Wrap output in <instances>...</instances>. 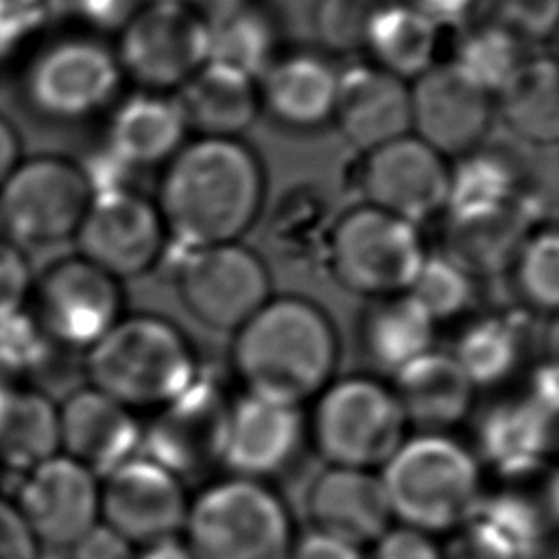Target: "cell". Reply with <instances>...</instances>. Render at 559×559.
<instances>
[{"label": "cell", "mask_w": 559, "mask_h": 559, "mask_svg": "<svg viewBox=\"0 0 559 559\" xmlns=\"http://www.w3.org/2000/svg\"><path fill=\"white\" fill-rule=\"evenodd\" d=\"M87 384L127 408L164 406L194 382L183 334L162 317H127L98 338L83 360Z\"/></svg>", "instance_id": "cell-3"}, {"label": "cell", "mask_w": 559, "mask_h": 559, "mask_svg": "<svg viewBox=\"0 0 559 559\" xmlns=\"http://www.w3.org/2000/svg\"><path fill=\"white\" fill-rule=\"evenodd\" d=\"M522 297L539 308L555 310L559 304V238L552 227L528 234L513 264Z\"/></svg>", "instance_id": "cell-39"}, {"label": "cell", "mask_w": 559, "mask_h": 559, "mask_svg": "<svg viewBox=\"0 0 559 559\" xmlns=\"http://www.w3.org/2000/svg\"><path fill=\"white\" fill-rule=\"evenodd\" d=\"M61 452L59 406L37 384H0V467L26 472Z\"/></svg>", "instance_id": "cell-28"}, {"label": "cell", "mask_w": 559, "mask_h": 559, "mask_svg": "<svg viewBox=\"0 0 559 559\" xmlns=\"http://www.w3.org/2000/svg\"><path fill=\"white\" fill-rule=\"evenodd\" d=\"M120 306L118 280L74 253L35 275L26 310L55 347L87 352L122 319Z\"/></svg>", "instance_id": "cell-10"}, {"label": "cell", "mask_w": 559, "mask_h": 559, "mask_svg": "<svg viewBox=\"0 0 559 559\" xmlns=\"http://www.w3.org/2000/svg\"><path fill=\"white\" fill-rule=\"evenodd\" d=\"M336 334L308 299H266L238 330L234 362L249 393L299 406L321 391L336 365Z\"/></svg>", "instance_id": "cell-2"}, {"label": "cell", "mask_w": 559, "mask_h": 559, "mask_svg": "<svg viewBox=\"0 0 559 559\" xmlns=\"http://www.w3.org/2000/svg\"><path fill=\"white\" fill-rule=\"evenodd\" d=\"M183 2H188V4H192L194 9H199L201 13H203V4H216L218 7V13H223L225 9H229L231 4H236L234 0H183Z\"/></svg>", "instance_id": "cell-52"}, {"label": "cell", "mask_w": 559, "mask_h": 559, "mask_svg": "<svg viewBox=\"0 0 559 559\" xmlns=\"http://www.w3.org/2000/svg\"><path fill=\"white\" fill-rule=\"evenodd\" d=\"M489 20L502 24L520 41H539L552 35L559 0H487Z\"/></svg>", "instance_id": "cell-41"}, {"label": "cell", "mask_w": 559, "mask_h": 559, "mask_svg": "<svg viewBox=\"0 0 559 559\" xmlns=\"http://www.w3.org/2000/svg\"><path fill=\"white\" fill-rule=\"evenodd\" d=\"M59 406V448L103 478L135 459L142 441L131 411L85 384L72 389Z\"/></svg>", "instance_id": "cell-19"}, {"label": "cell", "mask_w": 559, "mask_h": 559, "mask_svg": "<svg viewBox=\"0 0 559 559\" xmlns=\"http://www.w3.org/2000/svg\"><path fill=\"white\" fill-rule=\"evenodd\" d=\"M210 59L260 79L273 61L269 22L258 11L240 4H231L216 17H210Z\"/></svg>", "instance_id": "cell-33"}, {"label": "cell", "mask_w": 559, "mask_h": 559, "mask_svg": "<svg viewBox=\"0 0 559 559\" xmlns=\"http://www.w3.org/2000/svg\"><path fill=\"white\" fill-rule=\"evenodd\" d=\"M384 0H319L314 31L332 50H356L365 44L371 15Z\"/></svg>", "instance_id": "cell-40"}, {"label": "cell", "mask_w": 559, "mask_h": 559, "mask_svg": "<svg viewBox=\"0 0 559 559\" xmlns=\"http://www.w3.org/2000/svg\"><path fill=\"white\" fill-rule=\"evenodd\" d=\"M411 133L448 157H461L485 140L493 94L454 59L432 63L408 83Z\"/></svg>", "instance_id": "cell-14"}, {"label": "cell", "mask_w": 559, "mask_h": 559, "mask_svg": "<svg viewBox=\"0 0 559 559\" xmlns=\"http://www.w3.org/2000/svg\"><path fill=\"white\" fill-rule=\"evenodd\" d=\"M138 559H194L188 546L177 544L175 539H166L159 544H151Z\"/></svg>", "instance_id": "cell-50"}, {"label": "cell", "mask_w": 559, "mask_h": 559, "mask_svg": "<svg viewBox=\"0 0 559 559\" xmlns=\"http://www.w3.org/2000/svg\"><path fill=\"white\" fill-rule=\"evenodd\" d=\"M328 255L345 288L380 299L406 293L426 253L417 225L362 203L336 218Z\"/></svg>", "instance_id": "cell-7"}, {"label": "cell", "mask_w": 559, "mask_h": 559, "mask_svg": "<svg viewBox=\"0 0 559 559\" xmlns=\"http://www.w3.org/2000/svg\"><path fill=\"white\" fill-rule=\"evenodd\" d=\"M269 271L238 240L186 247L177 264V290L205 325L238 330L266 299Z\"/></svg>", "instance_id": "cell-12"}, {"label": "cell", "mask_w": 559, "mask_h": 559, "mask_svg": "<svg viewBox=\"0 0 559 559\" xmlns=\"http://www.w3.org/2000/svg\"><path fill=\"white\" fill-rule=\"evenodd\" d=\"M229 404L210 382H192L166 402L144 435L148 459L175 474L192 476L223 461Z\"/></svg>", "instance_id": "cell-18"}, {"label": "cell", "mask_w": 559, "mask_h": 559, "mask_svg": "<svg viewBox=\"0 0 559 559\" xmlns=\"http://www.w3.org/2000/svg\"><path fill=\"white\" fill-rule=\"evenodd\" d=\"M404 413L393 391L367 378L332 384L314 411V441L336 467L384 465L404 441Z\"/></svg>", "instance_id": "cell-11"}, {"label": "cell", "mask_w": 559, "mask_h": 559, "mask_svg": "<svg viewBox=\"0 0 559 559\" xmlns=\"http://www.w3.org/2000/svg\"><path fill=\"white\" fill-rule=\"evenodd\" d=\"M415 9H419L424 15H428L432 22H461L465 20L476 2L480 0H406Z\"/></svg>", "instance_id": "cell-48"}, {"label": "cell", "mask_w": 559, "mask_h": 559, "mask_svg": "<svg viewBox=\"0 0 559 559\" xmlns=\"http://www.w3.org/2000/svg\"><path fill=\"white\" fill-rule=\"evenodd\" d=\"M68 7L87 24L120 28L138 9V0H68Z\"/></svg>", "instance_id": "cell-47"}, {"label": "cell", "mask_w": 559, "mask_h": 559, "mask_svg": "<svg viewBox=\"0 0 559 559\" xmlns=\"http://www.w3.org/2000/svg\"><path fill=\"white\" fill-rule=\"evenodd\" d=\"M41 552L13 500L0 496V559H41Z\"/></svg>", "instance_id": "cell-43"}, {"label": "cell", "mask_w": 559, "mask_h": 559, "mask_svg": "<svg viewBox=\"0 0 559 559\" xmlns=\"http://www.w3.org/2000/svg\"><path fill=\"white\" fill-rule=\"evenodd\" d=\"M61 555L66 559H133L131 544L100 522Z\"/></svg>", "instance_id": "cell-45"}, {"label": "cell", "mask_w": 559, "mask_h": 559, "mask_svg": "<svg viewBox=\"0 0 559 559\" xmlns=\"http://www.w3.org/2000/svg\"><path fill=\"white\" fill-rule=\"evenodd\" d=\"M452 356L474 386L496 384L513 371L520 341L504 319H483L461 336Z\"/></svg>", "instance_id": "cell-36"}, {"label": "cell", "mask_w": 559, "mask_h": 559, "mask_svg": "<svg viewBox=\"0 0 559 559\" xmlns=\"http://www.w3.org/2000/svg\"><path fill=\"white\" fill-rule=\"evenodd\" d=\"M406 295L413 297L432 321H443L467 308L472 299V277L443 253L424 255Z\"/></svg>", "instance_id": "cell-38"}, {"label": "cell", "mask_w": 559, "mask_h": 559, "mask_svg": "<svg viewBox=\"0 0 559 559\" xmlns=\"http://www.w3.org/2000/svg\"><path fill=\"white\" fill-rule=\"evenodd\" d=\"M22 138L17 127L0 114V186L22 159Z\"/></svg>", "instance_id": "cell-49"}, {"label": "cell", "mask_w": 559, "mask_h": 559, "mask_svg": "<svg viewBox=\"0 0 559 559\" xmlns=\"http://www.w3.org/2000/svg\"><path fill=\"white\" fill-rule=\"evenodd\" d=\"M391 515L406 528L437 533L461 526L480 504V472L472 454L441 435H421L382 465Z\"/></svg>", "instance_id": "cell-4"}, {"label": "cell", "mask_w": 559, "mask_h": 559, "mask_svg": "<svg viewBox=\"0 0 559 559\" xmlns=\"http://www.w3.org/2000/svg\"><path fill=\"white\" fill-rule=\"evenodd\" d=\"M188 507L179 478L151 459H131L100 483V524L131 546L173 539Z\"/></svg>", "instance_id": "cell-16"}, {"label": "cell", "mask_w": 559, "mask_h": 559, "mask_svg": "<svg viewBox=\"0 0 559 559\" xmlns=\"http://www.w3.org/2000/svg\"><path fill=\"white\" fill-rule=\"evenodd\" d=\"M50 0H0V9L22 13V15H39V9Z\"/></svg>", "instance_id": "cell-51"}, {"label": "cell", "mask_w": 559, "mask_h": 559, "mask_svg": "<svg viewBox=\"0 0 559 559\" xmlns=\"http://www.w3.org/2000/svg\"><path fill=\"white\" fill-rule=\"evenodd\" d=\"M474 384L452 354L432 352L417 356L395 371V400L406 421L424 428H443L465 417Z\"/></svg>", "instance_id": "cell-27"}, {"label": "cell", "mask_w": 559, "mask_h": 559, "mask_svg": "<svg viewBox=\"0 0 559 559\" xmlns=\"http://www.w3.org/2000/svg\"><path fill=\"white\" fill-rule=\"evenodd\" d=\"M373 559H443L426 533L413 528H389L378 542Z\"/></svg>", "instance_id": "cell-44"}, {"label": "cell", "mask_w": 559, "mask_h": 559, "mask_svg": "<svg viewBox=\"0 0 559 559\" xmlns=\"http://www.w3.org/2000/svg\"><path fill=\"white\" fill-rule=\"evenodd\" d=\"M33 280L28 253L0 236V321L26 310Z\"/></svg>", "instance_id": "cell-42"}, {"label": "cell", "mask_w": 559, "mask_h": 559, "mask_svg": "<svg viewBox=\"0 0 559 559\" xmlns=\"http://www.w3.org/2000/svg\"><path fill=\"white\" fill-rule=\"evenodd\" d=\"M194 559H288L293 528L280 498L251 478L205 489L186 518Z\"/></svg>", "instance_id": "cell-5"}, {"label": "cell", "mask_w": 559, "mask_h": 559, "mask_svg": "<svg viewBox=\"0 0 559 559\" xmlns=\"http://www.w3.org/2000/svg\"><path fill=\"white\" fill-rule=\"evenodd\" d=\"M173 94L188 131H197L199 138H238L262 109L258 79L214 59Z\"/></svg>", "instance_id": "cell-24"}, {"label": "cell", "mask_w": 559, "mask_h": 559, "mask_svg": "<svg viewBox=\"0 0 559 559\" xmlns=\"http://www.w3.org/2000/svg\"><path fill=\"white\" fill-rule=\"evenodd\" d=\"M288 559H362L360 546L323 531H310L293 542Z\"/></svg>", "instance_id": "cell-46"}, {"label": "cell", "mask_w": 559, "mask_h": 559, "mask_svg": "<svg viewBox=\"0 0 559 559\" xmlns=\"http://www.w3.org/2000/svg\"><path fill=\"white\" fill-rule=\"evenodd\" d=\"M515 199H520L518 179L502 157L476 148L456 157V164L450 166L448 212L500 205Z\"/></svg>", "instance_id": "cell-34"}, {"label": "cell", "mask_w": 559, "mask_h": 559, "mask_svg": "<svg viewBox=\"0 0 559 559\" xmlns=\"http://www.w3.org/2000/svg\"><path fill=\"white\" fill-rule=\"evenodd\" d=\"M186 135L188 124L175 94L140 90L111 116L109 157L122 168L159 166L186 144Z\"/></svg>", "instance_id": "cell-25"}, {"label": "cell", "mask_w": 559, "mask_h": 559, "mask_svg": "<svg viewBox=\"0 0 559 559\" xmlns=\"http://www.w3.org/2000/svg\"><path fill=\"white\" fill-rule=\"evenodd\" d=\"M164 238L157 203L127 183L94 190L74 234L76 253L116 280L148 271L164 249Z\"/></svg>", "instance_id": "cell-13"}, {"label": "cell", "mask_w": 559, "mask_h": 559, "mask_svg": "<svg viewBox=\"0 0 559 559\" xmlns=\"http://www.w3.org/2000/svg\"><path fill=\"white\" fill-rule=\"evenodd\" d=\"M114 52L122 74L173 94L210 59V20L183 0L140 2L120 26Z\"/></svg>", "instance_id": "cell-8"}, {"label": "cell", "mask_w": 559, "mask_h": 559, "mask_svg": "<svg viewBox=\"0 0 559 559\" xmlns=\"http://www.w3.org/2000/svg\"><path fill=\"white\" fill-rule=\"evenodd\" d=\"M448 183V159L413 133L367 151L360 168L365 203L413 225L445 207Z\"/></svg>", "instance_id": "cell-17"}, {"label": "cell", "mask_w": 559, "mask_h": 559, "mask_svg": "<svg viewBox=\"0 0 559 559\" xmlns=\"http://www.w3.org/2000/svg\"><path fill=\"white\" fill-rule=\"evenodd\" d=\"M308 515L314 531H323L356 546L378 542L393 520L378 474L336 465L312 483Z\"/></svg>", "instance_id": "cell-22"}, {"label": "cell", "mask_w": 559, "mask_h": 559, "mask_svg": "<svg viewBox=\"0 0 559 559\" xmlns=\"http://www.w3.org/2000/svg\"><path fill=\"white\" fill-rule=\"evenodd\" d=\"M120 81L116 52L90 35L48 41L22 76L31 109L55 122H79L103 111L116 98Z\"/></svg>", "instance_id": "cell-9"}, {"label": "cell", "mask_w": 559, "mask_h": 559, "mask_svg": "<svg viewBox=\"0 0 559 559\" xmlns=\"http://www.w3.org/2000/svg\"><path fill=\"white\" fill-rule=\"evenodd\" d=\"M338 87L334 66L314 52L273 59L258 79L260 107L280 124L317 129L332 120Z\"/></svg>", "instance_id": "cell-26"}, {"label": "cell", "mask_w": 559, "mask_h": 559, "mask_svg": "<svg viewBox=\"0 0 559 559\" xmlns=\"http://www.w3.org/2000/svg\"><path fill=\"white\" fill-rule=\"evenodd\" d=\"M555 406L557 402L535 395L531 402L493 408L480 430L487 456L504 469H526L544 452Z\"/></svg>", "instance_id": "cell-32"}, {"label": "cell", "mask_w": 559, "mask_h": 559, "mask_svg": "<svg viewBox=\"0 0 559 559\" xmlns=\"http://www.w3.org/2000/svg\"><path fill=\"white\" fill-rule=\"evenodd\" d=\"M435 321L406 293L380 297L362 323L367 356L384 371H400L426 354L432 343Z\"/></svg>", "instance_id": "cell-31"}, {"label": "cell", "mask_w": 559, "mask_h": 559, "mask_svg": "<svg viewBox=\"0 0 559 559\" xmlns=\"http://www.w3.org/2000/svg\"><path fill=\"white\" fill-rule=\"evenodd\" d=\"M332 120L362 153L411 133L408 81L369 63L338 72Z\"/></svg>", "instance_id": "cell-20"}, {"label": "cell", "mask_w": 559, "mask_h": 559, "mask_svg": "<svg viewBox=\"0 0 559 559\" xmlns=\"http://www.w3.org/2000/svg\"><path fill=\"white\" fill-rule=\"evenodd\" d=\"M439 24L406 0H384L371 15L365 33L371 63L413 81L435 63Z\"/></svg>", "instance_id": "cell-30"}, {"label": "cell", "mask_w": 559, "mask_h": 559, "mask_svg": "<svg viewBox=\"0 0 559 559\" xmlns=\"http://www.w3.org/2000/svg\"><path fill=\"white\" fill-rule=\"evenodd\" d=\"M504 124L524 142L555 144L559 138V72L550 57H524L493 94Z\"/></svg>", "instance_id": "cell-29"}, {"label": "cell", "mask_w": 559, "mask_h": 559, "mask_svg": "<svg viewBox=\"0 0 559 559\" xmlns=\"http://www.w3.org/2000/svg\"><path fill=\"white\" fill-rule=\"evenodd\" d=\"M266 192L260 157L238 138H194L166 164L157 207L183 247L238 240L258 218Z\"/></svg>", "instance_id": "cell-1"}, {"label": "cell", "mask_w": 559, "mask_h": 559, "mask_svg": "<svg viewBox=\"0 0 559 559\" xmlns=\"http://www.w3.org/2000/svg\"><path fill=\"white\" fill-rule=\"evenodd\" d=\"M94 186L83 164L39 153L22 157L0 186V236L24 249H48L74 238Z\"/></svg>", "instance_id": "cell-6"}, {"label": "cell", "mask_w": 559, "mask_h": 559, "mask_svg": "<svg viewBox=\"0 0 559 559\" xmlns=\"http://www.w3.org/2000/svg\"><path fill=\"white\" fill-rule=\"evenodd\" d=\"M522 48L524 41H520L502 24L487 17L469 24V28L461 35L454 61L463 66L476 81H480L491 94H496L504 79L526 57Z\"/></svg>", "instance_id": "cell-35"}, {"label": "cell", "mask_w": 559, "mask_h": 559, "mask_svg": "<svg viewBox=\"0 0 559 559\" xmlns=\"http://www.w3.org/2000/svg\"><path fill=\"white\" fill-rule=\"evenodd\" d=\"M531 210L522 199L448 214L443 255L469 277L509 269L526 240Z\"/></svg>", "instance_id": "cell-23"}, {"label": "cell", "mask_w": 559, "mask_h": 559, "mask_svg": "<svg viewBox=\"0 0 559 559\" xmlns=\"http://www.w3.org/2000/svg\"><path fill=\"white\" fill-rule=\"evenodd\" d=\"M57 352L28 310L0 321V384H37Z\"/></svg>", "instance_id": "cell-37"}, {"label": "cell", "mask_w": 559, "mask_h": 559, "mask_svg": "<svg viewBox=\"0 0 559 559\" xmlns=\"http://www.w3.org/2000/svg\"><path fill=\"white\" fill-rule=\"evenodd\" d=\"M304 421L297 406L249 393L229 408L223 461L240 478L280 472L301 443Z\"/></svg>", "instance_id": "cell-21"}, {"label": "cell", "mask_w": 559, "mask_h": 559, "mask_svg": "<svg viewBox=\"0 0 559 559\" xmlns=\"http://www.w3.org/2000/svg\"><path fill=\"white\" fill-rule=\"evenodd\" d=\"M41 550L63 552L100 522V480L63 452L20 474L13 493Z\"/></svg>", "instance_id": "cell-15"}]
</instances>
